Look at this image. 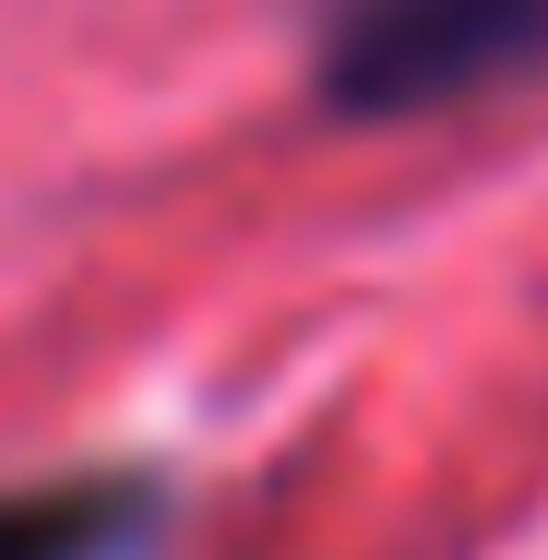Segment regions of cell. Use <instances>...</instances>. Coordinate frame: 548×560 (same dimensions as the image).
I'll return each mask as SVG.
<instances>
[{
    "mask_svg": "<svg viewBox=\"0 0 548 560\" xmlns=\"http://www.w3.org/2000/svg\"><path fill=\"white\" fill-rule=\"evenodd\" d=\"M548 72V0H323V96L346 119L453 108Z\"/></svg>",
    "mask_w": 548,
    "mask_h": 560,
    "instance_id": "obj_1",
    "label": "cell"
},
{
    "mask_svg": "<svg viewBox=\"0 0 548 560\" xmlns=\"http://www.w3.org/2000/svg\"><path fill=\"white\" fill-rule=\"evenodd\" d=\"M143 525L131 489H12L0 501V560H119Z\"/></svg>",
    "mask_w": 548,
    "mask_h": 560,
    "instance_id": "obj_2",
    "label": "cell"
}]
</instances>
